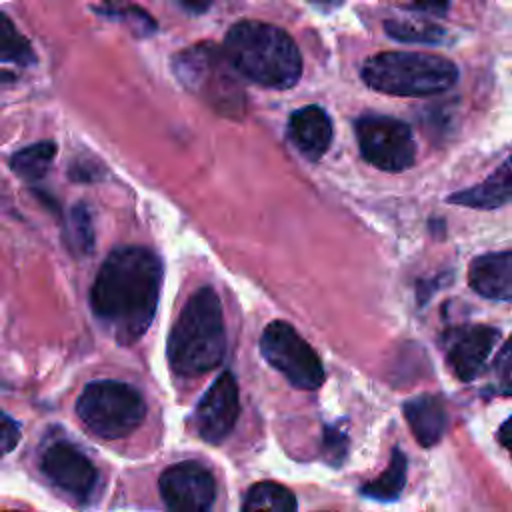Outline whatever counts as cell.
<instances>
[{"label": "cell", "instance_id": "6da1fadb", "mask_svg": "<svg viewBox=\"0 0 512 512\" xmlns=\"http://www.w3.org/2000/svg\"><path fill=\"white\" fill-rule=\"evenodd\" d=\"M160 286V258L144 246H122L100 266L90 290V306L116 342L128 346L152 324Z\"/></svg>", "mask_w": 512, "mask_h": 512}, {"label": "cell", "instance_id": "cb8c5ba5", "mask_svg": "<svg viewBox=\"0 0 512 512\" xmlns=\"http://www.w3.org/2000/svg\"><path fill=\"white\" fill-rule=\"evenodd\" d=\"M20 442V426L14 418L0 410V458L10 454Z\"/></svg>", "mask_w": 512, "mask_h": 512}, {"label": "cell", "instance_id": "52a82bcc", "mask_svg": "<svg viewBox=\"0 0 512 512\" xmlns=\"http://www.w3.org/2000/svg\"><path fill=\"white\" fill-rule=\"evenodd\" d=\"M362 158L384 172H402L416 160V144L406 122L366 114L354 124Z\"/></svg>", "mask_w": 512, "mask_h": 512}, {"label": "cell", "instance_id": "277c9868", "mask_svg": "<svg viewBox=\"0 0 512 512\" xmlns=\"http://www.w3.org/2000/svg\"><path fill=\"white\" fill-rule=\"evenodd\" d=\"M364 84L390 96H432L458 80L452 60L426 52H380L362 64Z\"/></svg>", "mask_w": 512, "mask_h": 512}, {"label": "cell", "instance_id": "30bf717a", "mask_svg": "<svg viewBox=\"0 0 512 512\" xmlns=\"http://www.w3.org/2000/svg\"><path fill=\"white\" fill-rule=\"evenodd\" d=\"M240 414L238 384L230 372H222L198 400L192 412L194 432L210 444H220L230 436Z\"/></svg>", "mask_w": 512, "mask_h": 512}, {"label": "cell", "instance_id": "3957f363", "mask_svg": "<svg viewBox=\"0 0 512 512\" xmlns=\"http://www.w3.org/2000/svg\"><path fill=\"white\" fill-rule=\"evenodd\" d=\"M226 352L222 304L210 286L198 288L184 304L168 336V362L178 376L194 378L214 370Z\"/></svg>", "mask_w": 512, "mask_h": 512}, {"label": "cell", "instance_id": "f1b7e54d", "mask_svg": "<svg viewBox=\"0 0 512 512\" xmlns=\"http://www.w3.org/2000/svg\"><path fill=\"white\" fill-rule=\"evenodd\" d=\"M308 2H312V4H316V6H326V8H330V6H338L342 0H308Z\"/></svg>", "mask_w": 512, "mask_h": 512}, {"label": "cell", "instance_id": "5b68a950", "mask_svg": "<svg viewBox=\"0 0 512 512\" xmlns=\"http://www.w3.org/2000/svg\"><path fill=\"white\" fill-rule=\"evenodd\" d=\"M76 414L96 436L116 440L142 424L146 404L140 392L126 382L94 380L78 396Z\"/></svg>", "mask_w": 512, "mask_h": 512}, {"label": "cell", "instance_id": "e0dca14e", "mask_svg": "<svg viewBox=\"0 0 512 512\" xmlns=\"http://www.w3.org/2000/svg\"><path fill=\"white\" fill-rule=\"evenodd\" d=\"M296 496L278 482H256L248 488L240 512H296Z\"/></svg>", "mask_w": 512, "mask_h": 512}, {"label": "cell", "instance_id": "d6986e66", "mask_svg": "<svg viewBox=\"0 0 512 512\" xmlns=\"http://www.w3.org/2000/svg\"><path fill=\"white\" fill-rule=\"evenodd\" d=\"M56 156V144L50 140L34 142L26 148H20L10 158V168L16 176L28 182H36L46 176L52 160Z\"/></svg>", "mask_w": 512, "mask_h": 512}, {"label": "cell", "instance_id": "5bb4252c", "mask_svg": "<svg viewBox=\"0 0 512 512\" xmlns=\"http://www.w3.org/2000/svg\"><path fill=\"white\" fill-rule=\"evenodd\" d=\"M292 144L310 160H318L332 144V122L320 106H304L292 112L288 120Z\"/></svg>", "mask_w": 512, "mask_h": 512}, {"label": "cell", "instance_id": "9c48e42d", "mask_svg": "<svg viewBox=\"0 0 512 512\" xmlns=\"http://www.w3.org/2000/svg\"><path fill=\"white\" fill-rule=\"evenodd\" d=\"M158 490L168 512H212L216 500L212 472L192 460L166 468L158 480Z\"/></svg>", "mask_w": 512, "mask_h": 512}, {"label": "cell", "instance_id": "d4e9b609", "mask_svg": "<svg viewBox=\"0 0 512 512\" xmlns=\"http://www.w3.org/2000/svg\"><path fill=\"white\" fill-rule=\"evenodd\" d=\"M346 446H348V438L342 430L326 428V432H324L326 460H330L332 464H338L346 456Z\"/></svg>", "mask_w": 512, "mask_h": 512}, {"label": "cell", "instance_id": "603a6c76", "mask_svg": "<svg viewBox=\"0 0 512 512\" xmlns=\"http://www.w3.org/2000/svg\"><path fill=\"white\" fill-rule=\"evenodd\" d=\"M490 390L500 396H512V336L504 342L492 364Z\"/></svg>", "mask_w": 512, "mask_h": 512}, {"label": "cell", "instance_id": "f546056e", "mask_svg": "<svg viewBox=\"0 0 512 512\" xmlns=\"http://www.w3.org/2000/svg\"><path fill=\"white\" fill-rule=\"evenodd\" d=\"M10 512H16V510H10Z\"/></svg>", "mask_w": 512, "mask_h": 512}, {"label": "cell", "instance_id": "ac0fdd59", "mask_svg": "<svg viewBox=\"0 0 512 512\" xmlns=\"http://www.w3.org/2000/svg\"><path fill=\"white\" fill-rule=\"evenodd\" d=\"M406 470H408V462H406L404 452L400 448H394L388 468L376 480H372L360 488L362 496L380 500V502L396 500L400 496V492L404 490Z\"/></svg>", "mask_w": 512, "mask_h": 512}, {"label": "cell", "instance_id": "ba28073f", "mask_svg": "<svg viewBox=\"0 0 512 512\" xmlns=\"http://www.w3.org/2000/svg\"><path fill=\"white\" fill-rule=\"evenodd\" d=\"M174 70L182 84L198 88L202 96L214 104H240V90H236L234 78L230 74L236 70L230 66L222 50H216L210 44L194 46L178 54Z\"/></svg>", "mask_w": 512, "mask_h": 512}, {"label": "cell", "instance_id": "9a60e30c", "mask_svg": "<svg viewBox=\"0 0 512 512\" xmlns=\"http://www.w3.org/2000/svg\"><path fill=\"white\" fill-rule=\"evenodd\" d=\"M450 204L476 208V210H494L512 200V156L496 168L480 184L454 192L446 198Z\"/></svg>", "mask_w": 512, "mask_h": 512}, {"label": "cell", "instance_id": "2e32d148", "mask_svg": "<svg viewBox=\"0 0 512 512\" xmlns=\"http://www.w3.org/2000/svg\"><path fill=\"white\" fill-rule=\"evenodd\" d=\"M404 416L414 438L424 448L434 446L446 430V410L436 396L420 394L406 400Z\"/></svg>", "mask_w": 512, "mask_h": 512}, {"label": "cell", "instance_id": "8992f818", "mask_svg": "<svg viewBox=\"0 0 512 512\" xmlns=\"http://www.w3.org/2000/svg\"><path fill=\"white\" fill-rule=\"evenodd\" d=\"M260 352L274 370L300 390H314L324 382V368L318 354L284 320H274L264 328Z\"/></svg>", "mask_w": 512, "mask_h": 512}, {"label": "cell", "instance_id": "8fae6325", "mask_svg": "<svg viewBox=\"0 0 512 512\" xmlns=\"http://www.w3.org/2000/svg\"><path fill=\"white\" fill-rule=\"evenodd\" d=\"M42 472L66 494L76 500H88L98 484V470L70 442L50 444L40 458Z\"/></svg>", "mask_w": 512, "mask_h": 512}, {"label": "cell", "instance_id": "44dd1931", "mask_svg": "<svg viewBox=\"0 0 512 512\" xmlns=\"http://www.w3.org/2000/svg\"><path fill=\"white\" fill-rule=\"evenodd\" d=\"M0 62L20 64V66L36 62V56L28 38L18 32L14 22L4 12H0Z\"/></svg>", "mask_w": 512, "mask_h": 512}, {"label": "cell", "instance_id": "7402d4cb", "mask_svg": "<svg viewBox=\"0 0 512 512\" xmlns=\"http://www.w3.org/2000/svg\"><path fill=\"white\" fill-rule=\"evenodd\" d=\"M66 244L74 254H88L94 246V232H92V218L84 206H74L66 220L64 228Z\"/></svg>", "mask_w": 512, "mask_h": 512}, {"label": "cell", "instance_id": "7c38bea8", "mask_svg": "<svg viewBox=\"0 0 512 512\" xmlns=\"http://www.w3.org/2000/svg\"><path fill=\"white\" fill-rule=\"evenodd\" d=\"M498 336L500 334L496 328L482 324L458 326L448 330L446 362L450 364L456 378H460L462 382L474 380L482 372Z\"/></svg>", "mask_w": 512, "mask_h": 512}, {"label": "cell", "instance_id": "4316f807", "mask_svg": "<svg viewBox=\"0 0 512 512\" xmlns=\"http://www.w3.org/2000/svg\"><path fill=\"white\" fill-rule=\"evenodd\" d=\"M498 440H500V444H502V446L510 452V456H512V416L502 422V426H500V430H498Z\"/></svg>", "mask_w": 512, "mask_h": 512}, {"label": "cell", "instance_id": "ffe728a7", "mask_svg": "<svg viewBox=\"0 0 512 512\" xmlns=\"http://www.w3.org/2000/svg\"><path fill=\"white\" fill-rule=\"evenodd\" d=\"M384 32L398 42L416 44H442L446 30L424 20H386Z\"/></svg>", "mask_w": 512, "mask_h": 512}, {"label": "cell", "instance_id": "7a4b0ae2", "mask_svg": "<svg viewBox=\"0 0 512 512\" xmlns=\"http://www.w3.org/2000/svg\"><path fill=\"white\" fill-rule=\"evenodd\" d=\"M222 52L240 76L264 88H292L302 74L296 42L274 24L240 20L226 32Z\"/></svg>", "mask_w": 512, "mask_h": 512}, {"label": "cell", "instance_id": "83f0119b", "mask_svg": "<svg viewBox=\"0 0 512 512\" xmlns=\"http://www.w3.org/2000/svg\"><path fill=\"white\" fill-rule=\"evenodd\" d=\"M182 4L184 10L192 12V14H202L210 8V0H178Z\"/></svg>", "mask_w": 512, "mask_h": 512}, {"label": "cell", "instance_id": "4fadbf2b", "mask_svg": "<svg viewBox=\"0 0 512 512\" xmlns=\"http://www.w3.org/2000/svg\"><path fill=\"white\" fill-rule=\"evenodd\" d=\"M470 288L490 300H512V250L476 256L468 268Z\"/></svg>", "mask_w": 512, "mask_h": 512}, {"label": "cell", "instance_id": "484cf974", "mask_svg": "<svg viewBox=\"0 0 512 512\" xmlns=\"http://www.w3.org/2000/svg\"><path fill=\"white\" fill-rule=\"evenodd\" d=\"M414 4L418 6V10H424L436 16H444L448 12V0H414Z\"/></svg>", "mask_w": 512, "mask_h": 512}]
</instances>
